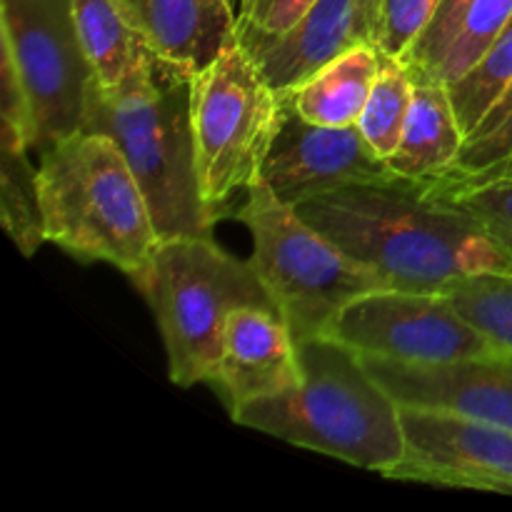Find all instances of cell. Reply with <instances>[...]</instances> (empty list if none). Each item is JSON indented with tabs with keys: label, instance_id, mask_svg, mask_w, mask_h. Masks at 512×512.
Instances as JSON below:
<instances>
[{
	"label": "cell",
	"instance_id": "1",
	"mask_svg": "<svg viewBox=\"0 0 512 512\" xmlns=\"http://www.w3.org/2000/svg\"><path fill=\"white\" fill-rule=\"evenodd\" d=\"M300 218L373 270L385 288L445 293L478 273H512V253L430 180L395 175L295 205Z\"/></svg>",
	"mask_w": 512,
	"mask_h": 512
},
{
	"label": "cell",
	"instance_id": "2",
	"mask_svg": "<svg viewBox=\"0 0 512 512\" xmlns=\"http://www.w3.org/2000/svg\"><path fill=\"white\" fill-rule=\"evenodd\" d=\"M193 75L153 50L118 85L95 80L80 128L118 145L148 200L160 240L210 235L223 215L200 188L190 110Z\"/></svg>",
	"mask_w": 512,
	"mask_h": 512
},
{
	"label": "cell",
	"instance_id": "3",
	"mask_svg": "<svg viewBox=\"0 0 512 512\" xmlns=\"http://www.w3.org/2000/svg\"><path fill=\"white\" fill-rule=\"evenodd\" d=\"M298 363V385L230 410L233 423L388 478L405 455L400 405L358 350L315 335L298 340Z\"/></svg>",
	"mask_w": 512,
	"mask_h": 512
},
{
	"label": "cell",
	"instance_id": "4",
	"mask_svg": "<svg viewBox=\"0 0 512 512\" xmlns=\"http://www.w3.org/2000/svg\"><path fill=\"white\" fill-rule=\"evenodd\" d=\"M48 243L83 263L135 278L160 245L148 200L118 145L100 133L70 135L38 168Z\"/></svg>",
	"mask_w": 512,
	"mask_h": 512
},
{
	"label": "cell",
	"instance_id": "5",
	"mask_svg": "<svg viewBox=\"0 0 512 512\" xmlns=\"http://www.w3.org/2000/svg\"><path fill=\"white\" fill-rule=\"evenodd\" d=\"M155 315L168 378L178 388L213 385L228 315L243 305H273L248 260L220 248L213 235L160 240L135 278Z\"/></svg>",
	"mask_w": 512,
	"mask_h": 512
},
{
	"label": "cell",
	"instance_id": "6",
	"mask_svg": "<svg viewBox=\"0 0 512 512\" xmlns=\"http://www.w3.org/2000/svg\"><path fill=\"white\" fill-rule=\"evenodd\" d=\"M238 220L250 230L248 263L295 340L328 335L355 298L385 288L383 280L275 198L263 178L248 185Z\"/></svg>",
	"mask_w": 512,
	"mask_h": 512
},
{
	"label": "cell",
	"instance_id": "7",
	"mask_svg": "<svg viewBox=\"0 0 512 512\" xmlns=\"http://www.w3.org/2000/svg\"><path fill=\"white\" fill-rule=\"evenodd\" d=\"M193 133L203 198L223 213L225 200L260 178L280 120V93L238 38L193 75Z\"/></svg>",
	"mask_w": 512,
	"mask_h": 512
},
{
	"label": "cell",
	"instance_id": "8",
	"mask_svg": "<svg viewBox=\"0 0 512 512\" xmlns=\"http://www.w3.org/2000/svg\"><path fill=\"white\" fill-rule=\"evenodd\" d=\"M0 58L25 95L30 150L48 153L80 133L95 70L70 0H0Z\"/></svg>",
	"mask_w": 512,
	"mask_h": 512
},
{
	"label": "cell",
	"instance_id": "9",
	"mask_svg": "<svg viewBox=\"0 0 512 512\" xmlns=\"http://www.w3.org/2000/svg\"><path fill=\"white\" fill-rule=\"evenodd\" d=\"M330 338L360 355L400 363H450L493 353V343L445 293L380 288L335 318Z\"/></svg>",
	"mask_w": 512,
	"mask_h": 512
},
{
	"label": "cell",
	"instance_id": "10",
	"mask_svg": "<svg viewBox=\"0 0 512 512\" xmlns=\"http://www.w3.org/2000/svg\"><path fill=\"white\" fill-rule=\"evenodd\" d=\"M393 168L363 135L360 125L310 123L290 93H280V120L260 168L275 198L300 205L318 195L358 183L395 178Z\"/></svg>",
	"mask_w": 512,
	"mask_h": 512
},
{
	"label": "cell",
	"instance_id": "11",
	"mask_svg": "<svg viewBox=\"0 0 512 512\" xmlns=\"http://www.w3.org/2000/svg\"><path fill=\"white\" fill-rule=\"evenodd\" d=\"M405 455L393 480L512 493V428L433 410L400 408Z\"/></svg>",
	"mask_w": 512,
	"mask_h": 512
},
{
	"label": "cell",
	"instance_id": "12",
	"mask_svg": "<svg viewBox=\"0 0 512 512\" xmlns=\"http://www.w3.org/2000/svg\"><path fill=\"white\" fill-rule=\"evenodd\" d=\"M400 408L433 410L512 428V355L503 350L450 360L400 363L360 355Z\"/></svg>",
	"mask_w": 512,
	"mask_h": 512
},
{
	"label": "cell",
	"instance_id": "13",
	"mask_svg": "<svg viewBox=\"0 0 512 512\" xmlns=\"http://www.w3.org/2000/svg\"><path fill=\"white\" fill-rule=\"evenodd\" d=\"M383 0H318L295 28L263 35L235 28V38L275 93H290L323 65L363 45L378 48Z\"/></svg>",
	"mask_w": 512,
	"mask_h": 512
},
{
	"label": "cell",
	"instance_id": "14",
	"mask_svg": "<svg viewBox=\"0 0 512 512\" xmlns=\"http://www.w3.org/2000/svg\"><path fill=\"white\" fill-rule=\"evenodd\" d=\"M300 380L298 340L275 305H243L228 315L213 388L228 410L290 390Z\"/></svg>",
	"mask_w": 512,
	"mask_h": 512
},
{
	"label": "cell",
	"instance_id": "15",
	"mask_svg": "<svg viewBox=\"0 0 512 512\" xmlns=\"http://www.w3.org/2000/svg\"><path fill=\"white\" fill-rule=\"evenodd\" d=\"M133 28L163 58L200 73L235 40L228 0H118Z\"/></svg>",
	"mask_w": 512,
	"mask_h": 512
},
{
	"label": "cell",
	"instance_id": "16",
	"mask_svg": "<svg viewBox=\"0 0 512 512\" xmlns=\"http://www.w3.org/2000/svg\"><path fill=\"white\" fill-rule=\"evenodd\" d=\"M413 75V103L395 153L388 158L393 173L413 180H435L455 168L465 133L455 115L448 85L428 73Z\"/></svg>",
	"mask_w": 512,
	"mask_h": 512
},
{
	"label": "cell",
	"instance_id": "17",
	"mask_svg": "<svg viewBox=\"0 0 512 512\" xmlns=\"http://www.w3.org/2000/svg\"><path fill=\"white\" fill-rule=\"evenodd\" d=\"M378 70L380 48L363 45L303 80L298 88L290 90V100L310 123L355 125L368 105Z\"/></svg>",
	"mask_w": 512,
	"mask_h": 512
},
{
	"label": "cell",
	"instance_id": "18",
	"mask_svg": "<svg viewBox=\"0 0 512 512\" xmlns=\"http://www.w3.org/2000/svg\"><path fill=\"white\" fill-rule=\"evenodd\" d=\"M80 40L100 85H118L153 48L133 28L118 0H70Z\"/></svg>",
	"mask_w": 512,
	"mask_h": 512
},
{
	"label": "cell",
	"instance_id": "19",
	"mask_svg": "<svg viewBox=\"0 0 512 512\" xmlns=\"http://www.w3.org/2000/svg\"><path fill=\"white\" fill-rule=\"evenodd\" d=\"M28 150V140L18 130L0 123V223L15 248L25 258H33L48 235L38 168L30 165Z\"/></svg>",
	"mask_w": 512,
	"mask_h": 512
},
{
	"label": "cell",
	"instance_id": "20",
	"mask_svg": "<svg viewBox=\"0 0 512 512\" xmlns=\"http://www.w3.org/2000/svg\"><path fill=\"white\" fill-rule=\"evenodd\" d=\"M413 103V75L400 58L385 55L380 50V70L370 90L368 105L360 115L358 125L375 153L385 160L395 153L400 138H403L405 123Z\"/></svg>",
	"mask_w": 512,
	"mask_h": 512
},
{
	"label": "cell",
	"instance_id": "21",
	"mask_svg": "<svg viewBox=\"0 0 512 512\" xmlns=\"http://www.w3.org/2000/svg\"><path fill=\"white\" fill-rule=\"evenodd\" d=\"M512 80V15L500 30L498 38L490 43L483 58L473 65L465 75L448 85V93L453 98L455 115L463 128L465 138L473 133L475 125L483 120L490 105L500 98Z\"/></svg>",
	"mask_w": 512,
	"mask_h": 512
},
{
	"label": "cell",
	"instance_id": "22",
	"mask_svg": "<svg viewBox=\"0 0 512 512\" xmlns=\"http://www.w3.org/2000/svg\"><path fill=\"white\" fill-rule=\"evenodd\" d=\"M445 295L495 350L512 355V273L468 275L455 280Z\"/></svg>",
	"mask_w": 512,
	"mask_h": 512
},
{
	"label": "cell",
	"instance_id": "23",
	"mask_svg": "<svg viewBox=\"0 0 512 512\" xmlns=\"http://www.w3.org/2000/svg\"><path fill=\"white\" fill-rule=\"evenodd\" d=\"M435 198L468 210L512 253V180H465L440 175L430 180Z\"/></svg>",
	"mask_w": 512,
	"mask_h": 512
},
{
	"label": "cell",
	"instance_id": "24",
	"mask_svg": "<svg viewBox=\"0 0 512 512\" xmlns=\"http://www.w3.org/2000/svg\"><path fill=\"white\" fill-rule=\"evenodd\" d=\"M512 153V80L465 138L455 168L448 173L478 175L495 168Z\"/></svg>",
	"mask_w": 512,
	"mask_h": 512
},
{
	"label": "cell",
	"instance_id": "25",
	"mask_svg": "<svg viewBox=\"0 0 512 512\" xmlns=\"http://www.w3.org/2000/svg\"><path fill=\"white\" fill-rule=\"evenodd\" d=\"M473 3L475 0H440L430 25L423 30V35L415 40L413 48H410L400 60H403L410 70H415V73L433 75L435 68L440 65V60L445 58L448 48L453 45L455 35H458L460 25H463L465 15H468L470 5Z\"/></svg>",
	"mask_w": 512,
	"mask_h": 512
},
{
	"label": "cell",
	"instance_id": "26",
	"mask_svg": "<svg viewBox=\"0 0 512 512\" xmlns=\"http://www.w3.org/2000/svg\"><path fill=\"white\" fill-rule=\"evenodd\" d=\"M438 5L440 0H383L378 48L385 55L403 58L430 25Z\"/></svg>",
	"mask_w": 512,
	"mask_h": 512
},
{
	"label": "cell",
	"instance_id": "27",
	"mask_svg": "<svg viewBox=\"0 0 512 512\" xmlns=\"http://www.w3.org/2000/svg\"><path fill=\"white\" fill-rule=\"evenodd\" d=\"M318 0H240V30H253L263 35H283L305 18Z\"/></svg>",
	"mask_w": 512,
	"mask_h": 512
},
{
	"label": "cell",
	"instance_id": "28",
	"mask_svg": "<svg viewBox=\"0 0 512 512\" xmlns=\"http://www.w3.org/2000/svg\"><path fill=\"white\" fill-rule=\"evenodd\" d=\"M445 175H458V173H445ZM458 178H465V180H512V153L505 160H500L495 168L485 170V173L458 175Z\"/></svg>",
	"mask_w": 512,
	"mask_h": 512
},
{
	"label": "cell",
	"instance_id": "29",
	"mask_svg": "<svg viewBox=\"0 0 512 512\" xmlns=\"http://www.w3.org/2000/svg\"><path fill=\"white\" fill-rule=\"evenodd\" d=\"M228 3L233 5V8H238V5H240V0H228Z\"/></svg>",
	"mask_w": 512,
	"mask_h": 512
}]
</instances>
